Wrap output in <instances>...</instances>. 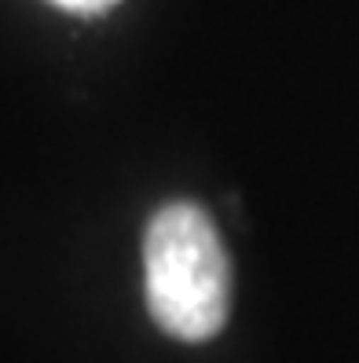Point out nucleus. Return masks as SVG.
<instances>
[{
  "label": "nucleus",
  "instance_id": "f257e3e1",
  "mask_svg": "<svg viewBox=\"0 0 359 363\" xmlns=\"http://www.w3.org/2000/svg\"><path fill=\"white\" fill-rule=\"evenodd\" d=\"M147 308L180 341L217 337L231 312V261L217 224L195 202H169L143 239Z\"/></svg>",
  "mask_w": 359,
  "mask_h": 363
},
{
  "label": "nucleus",
  "instance_id": "f03ea898",
  "mask_svg": "<svg viewBox=\"0 0 359 363\" xmlns=\"http://www.w3.org/2000/svg\"><path fill=\"white\" fill-rule=\"evenodd\" d=\"M48 4H55L62 11H74V15H99V11H110L118 0H48Z\"/></svg>",
  "mask_w": 359,
  "mask_h": 363
}]
</instances>
